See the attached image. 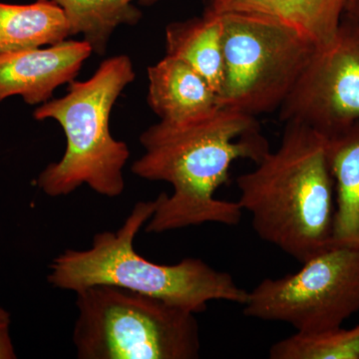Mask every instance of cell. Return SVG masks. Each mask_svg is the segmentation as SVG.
<instances>
[{
    "label": "cell",
    "instance_id": "7",
    "mask_svg": "<svg viewBox=\"0 0 359 359\" xmlns=\"http://www.w3.org/2000/svg\"><path fill=\"white\" fill-rule=\"evenodd\" d=\"M243 306L248 318L287 323L297 332L341 327L359 311V244L332 242L295 273L264 278Z\"/></svg>",
    "mask_w": 359,
    "mask_h": 359
},
{
    "label": "cell",
    "instance_id": "1",
    "mask_svg": "<svg viewBox=\"0 0 359 359\" xmlns=\"http://www.w3.org/2000/svg\"><path fill=\"white\" fill-rule=\"evenodd\" d=\"M139 141L144 154L132 165V173L173 188L171 195L157 197V209L145 226L153 233L207 223L237 226L244 212L241 205L215 194L228 181L235 161L257 164L269 151L257 117L224 107L190 121H160Z\"/></svg>",
    "mask_w": 359,
    "mask_h": 359
},
{
    "label": "cell",
    "instance_id": "21",
    "mask_svg": "<svg viewBox=\"0 0 359 359\" xmlns=\"http://www.w3.org/2000/svg\"><path fill=\"white\" fill-rule=\"evenodd\" d=\"M208 2H209V4H212V1H214V0H207Z\"/></svg>",
    "mask_w": 359,
    "mask_h": 359
},
{
    "label": "cell",
    "instance_id": "4",
    "mask_svg": "<svg viewBox=\"0 0 359 359\" xmlns=\"http://www.w3.org/2000/svg\"><path fill=\"white\" fill-rule=\"evenodd\" d=\"M135 77L129 56H113L105 59L89 79L71 82L65 96L36 108L35 119L55 120L66 137L62 158L49 164L37 178L45 195L65 197L83 185L104 197L122 195L123 170L130 150L111 134L110 117L116 101Z\"/></svg>",
    "mask_w": 359,
    "mask_h": 359
},
{
    "label": "cell",
    "instance_id": "5",
    "mask_svg": "<svg viewBox=\"0 0 359 359\" xmlns=\"http://www.w3.org/2000/svg\"><path fill=\"white\" fill-rule=\"evenodd\" d=\"M75 294L72 340L78 358H200V327L192 311L112 285Z\"/></svg>",
    "mask_w": 359,
    "mask_h": 359
},
{
    "label": "cell",
    "instance_id": "20",
    "mask_svg": "<svg viewBox=\"0 0 359 359\" xmlns=\"http://www.w3.org/2000/svg\"><path fill=\"white\" fill-rule=\"evenodd\" d=\"M353 1H354V0H349V1H348V6H347V9H348L349 7H351V4H353Z\"/></svg>",
    "mask_w": 359,
    "mask_h": 359
},
{
    "label": "cell",
    "instance_id": "16",
    "mask_svg": "<svg viewBox=\"0 0 359 359\" xmlns=\"http://www.w3.org/2000/svg\"><path fill=\"white\" fill-rule=\"evenodd\" d=\"M349 0H285L283 16L299 26L316 46L339 32Z\"/></svg>",
    "mask_w": 359,
    "mask_h": 359
},
{
    "label": "cell",
    "instance_id": "13",
    "mask_svg": "<svg viewBox=\"0 0 359 359\" xmlns=\"http://www.w3.org/2000/svg\"><path fill=\"white\" fill-rule=\"evenodd\" d=\"M69 36V21L53 0L21 6L0 2V53L49 46Z\"/></svg>",
    "mask_w": 359,
    "mask_h": 359
},
{
    "label": "cell",
    "instance_id": "3",
    "mask_svg": "<svg viewBox=\"0 0 359 359\" xmlns=\"http://www.w3.org/2000/svg\"><path fill=\"white\" fill-rule=\"evenodd\" d=\"M158 198L138 202L121 228L96 233L87 250H66L53 259L47 280L55 289L77 292L94 285H112L155 297L200 313L208 304H244L248 290L233 276L201 259L187 257L174 264L153 263L140 256L134 241L154 214Z\"/></svg>",
    "mask_w": 359,
    "mask_h": 359
},
{
    "label": "cell",
    "instance_id": "10",
    "mask_svg": "<svg viewBox=\"0 0 359 359\" xmlns=\"http://www.w3.org/2000/svg\"><path fill=\"white\" fill-rule=\"evenodd\" d=\"M148 81V104L160 121H190L219 107L218 95L204 78L172 56L149 66Z\"/></svg>",
    "mask_w": 359,
    "mask_h": 359
},
{
    "label": "cell",
    "instance_id": "9",
    "mask_svg": "<svg viewBox=\"0 0 359 359\" xmlns=\"http://www.w3.org/2000/svg\"><path fill=\"white\" fill-rule=\"evenodd\" d=\"M93 53L85 40H65L30 50L0 53V102L14 95L30 105L51 100L58 87L74 81Z\"/></svg>",
    "mask_w": 359,
    "mask_h": 359
},
{
    "label": "cell",
    "instance_id": "11",
    "mask_svg": "<svg viewBox=\"0 0 359 359\" xmlns=\"http://www.w3.org/2000/svg\"><path fill=\"white\" fill-rule=\"evenodd\" d=\"M165 42L166 55L192 67L219 96L224 73L223 14L208 7L200 18L170 23Z\"/></svg>",
    "mask_w": 359,
    "mask_h": 359
},
{
    "label": "cell",
    "instance_id": "6",
    "mask_svg": "<svg viewBox=\"0 0 359 359\" xmlns=\"http://www.w3.org/2000/svg\"><path fill=\"white\" fill-rule=\"evenodd\" d=\"M223 20L219 107L255 117L280 109L316 43L283 16L231 13Z\"/></svg>",
    "mask_w": 359,
    "mask_h": 359
},
{
    "label": "cell",
    "instance_id": "17",
    "mask_svg": "<svg viewBox=\"0 0 359 359\" xmlns=\"http://www.w3.org/2000/svg\"><path fill=\"white\" fill-rule=\"evenodd\" d=\"M285 0H214L209 8L217 13H257L283 16Z\"/></svg>",
    "mask_w": 359,
    "mask_h": 359
},
{
    "label": "cell",
    "instance_id": "12",
    "mask_svg": "<svg viewBox=\"0 0 359 359\" xmlns=\"http://www.w3.org/2000/svg\"><path fill=\"white\" fill-rule=\"evenodd\" d=\"M334 183V242L359 244V122L327 137Z\"/></svg>",
    "mask_w": 359,
    "mask_h": 359
},
{
    "label": "cell",
    "instance_id": "18",
    "mask_svg": "<svg viewBox=\"0 0 359 359\" xmlns=\"http://www.w3.org/2000/svg\"><path fill=\"white\" fill-rule=\"evenodd\" d=\"M11 314L0 306V359H15V348L11 337Z\"/></svg>",
    "mask_w": 359,
    "mask_h": 359
},
{
    "label": "cell",
    "instance_id": "14",
    "mask_svg": "<svg viewBox=\"0 0 359 359\" xmlns=\"http://www.w3.org/2000/svg\"><path fill=\"white\" fill-rule=\"evenodd\" d=\"M69 21L71 36L81 34L96 54L105 53L113 33L122 25L133 26L142 13L134 2L154 4L157 0H53Z\"/></svg>",
    "mask_w": 359,
    "mask_h": 359
},
{
    "label": "cell",
    "instance_id": "15",
    "mask_svg": "<svg viewBox=\"0 0 359 359\" xmlns=\"http://www.w3.org/2000/svg\"><path fill=\"white\" fill-rule=\"evenodd\" d=\"M271 359H359V325L318 332H295L273 344Z\"/></svg>",
    "mask_w": 359,
    "mask_h": 359
},
{
    "label": "cell",
    "instance_id": "8",
    "mask_svg": "<svg viewBox=\"0 0 359 359\" xmlns=\"http://www.w3.org/2000/svg\"><path fill=\"white\" fill-rule=\"evenodd\" d=\"M280 121L332 136L359 122V28L342 21L327 43L318 45L280 109Z\"/></svg>",
    "mask_w": 359,
    "mask_h": 359
},
{
    "label": "cell",
    "instance_id": "19",
    "mask_svg": "<svg viewBox=\"0 0 359 359\" xmlns=\"http://www.w3.org/2000/svg\"><path fill=\"white\" fill-rule=\"evenodd\" d=\"M347 16L359 28V0H354L353 4L347 9Z\"/></svg>",
    "mask_w": 359,
    "mask_h": 359
},
{
    "label": "cell",
    "instance_id": "2",
    "mask_svg": "<svg viewBox=\"0 0 359 359\" xmlns=\"http://www.w3.org/2000/svg\"><path fill=\"white\" fill-rule=\"evenodd\" d=\"M238 205L262 240L299 263L334 242L335 193L327 136L287 123L282 141L237 179Z\"/></svg>",
    "mask_w": 359,
    "mask_h": 359
}]
</instances>
